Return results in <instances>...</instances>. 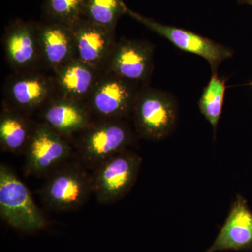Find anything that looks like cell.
I'll use <instances>...</instances> for the list:
<instances>
[{
    "mask_svg": "<svg viewBox=\"0 0 252 252\" xmlns=\"http://www.w3.org/2000/svg\"><path fill=\"white\" fill-rule=\"evenodd\" d=\"M137 136L127 119H94L69 139L87 165L98 167L127 150Z\"/></svg>",
    "mask_w": 252,
    "mask_h": 252,
    "instance_id": "obj_1",
    "label": "cell"
},
{
    "mask_svg": "<svg viewBox=\"0 0 252 252\" xmlns=\"http://www.w3.org/2000/svg\"><path fill=\"white\" fill-rule=\"evenodd\" d=\"M136 135L146 140L158 141L175 130L178 106L171 94L144 86L131 114Z\"/></svg>",
    "mask_w": 252,
    "mask_h": 252,
    "instance_id": "obj_2",
    "label": "cell"
},
{
    "mask_svg": "<svg viewBox=\"0 0 252 252\" xmlns=\"http://www.w3.org/2000/svg\"><path fill=\"white\" fill-rule=\"evenodd\" d=\"M143 86L103 71L85 104L94 119H127Z\"/></svg>",
    "mask_w": 252,
    "mask_h": 252,
    "instance_id": "obj_3",
    "label": "cell"
},
{
    "mask_svg": "<svg viewBox=\"0 0 252 252\" xmlns=\"http://www.w3.org/2000/svg\"><path fill=\"white\" fill-rule=\"evenodd\" d=\"M0 214L10 226L26 233L40 230L46 221L26 186L4 165L0 167Z\"/></svg>",
    "mask_w": 252,
    "mask_h": 252,
    "instance_id": "obj_4",
    "label": "cell"
},
{
    "mask_svg": "<svg viewBox=\"0 0 252 252\" xmlns=\"http://www.w3.org/2000/svg\"><path fill=\"white\" fill-rule=\"evenodd\" d=\"M3 92L4 107L31 117L58 94L54 73L49 70L13 73Z\"/></svg>",
    "mask_w": 252,
    "mask_h": 252,
    "instance_id": "obj_5",
    "label": "cell"
},
{
    "mask_svg": "<svg viewBox=\"0 0 252 252\" xmlns=\"http://www.w3.org/2000/svg\"><path fill=\"white\" fill-rule=\"evenodd\" d=\"M141 162L140 156L127 149L97 167L92 184L97 200L112 203L125 196L137 180Z\"/></svg>",
    "mask_w": 252,
    "mask_h": 252,
    "instance_id": "obj_6",
    "label": "cell"
},
{
    "mask_svg": "<svg viewBox=\"0 0 252 252\" xmlns=\"http://www.w3.org/2000/svg\"><path fill=\"white\" fill-rule=\"evenodd\" d=\"M125 14L163 36L182 51L203 58L210 64L212 74L217 73L220 63L233 56V52L229 48L193 32L162 24L137 14L127 6H126Z\"/></svg>",
    "mask_w": 252,
    "mask_h": 252,
    "instance_id": "obj_7",
    "label": "cell"
},
{
    "mask_svg": "<svg viewBox=\"0 0 252 252\" xmlns=\"http://www.w3.org/2000/svg\"><path fill=\"white\" fill-rule=\"evenodd\" d=\"M3 46L6 61L14 73L48 70L41 54L36 23L23 21L11 23L5 31Z\"/></svg>",
    "mask_w": 252,
    "mask_h": 252,
    "instance_id": "obj_8",
    "label": "cell"
},
{
    "mask_svg": "<svg viewBox=\"0 0 252 252\" xmlns=\"http://www.w3.org/2000/svg\"><path fill=\"white\" fill-rule=\"evenodd\" d=\"M153 55V46L147 41L122 39L117 40L104 71L139 85H148Z\"/></svg>",
    "mask_w": 252,
    "mask_h": 252,
    "instance_id": "obj_9",
    "label": "cell"
},
{
    "mask_svg": "<svg viewBox=\"0 0 252 252\" xmlns=\"http://www.w3.org/2000/svg\"><path fill=\"white\" fill-rule=\"evenodd\" d=\"M71 149L67 138L36 122L26 149V168L32 174L42 175L65 160Z\"/></svg>",
    "mask_w": 252,
    "mask_h": 252,
    "instance_id": "obj_10",
    "label": "cell"
},
{
    "mask_svg": "<svg viewBox=\"0 0 252 252\" xmlns=\"http://www.w3.org/2000/svg\"><path fill=\"white\" fill-rule=\"evenodd\" d=\"M76 58L99 71H104L117 42L115 31L81 18L71 26Z\"/></svg>",
    "mask_w": 252,
    "mask_h": 252,
    "instance_id": "obj_11",
    "label": "cell"
},
{
    "mask_svg": "<svg viewBox=\"0 0 252 252\" xmlns=\"http://www.w3.org/2000/svg\"><path fill=\"white\" fill-rule=\"evenodd\" d=\"M91 190L92 180L77 168L63 169L51 176L43 190L49 206L58 210L77 208L85 202Z\"/></svg>",
    "mask_w": 252,
    "mask_h": 252,
    "instance_id": "obj_12",
    "label": "cell"
},
{
    "mask_svg": "<svg viewBox=\"0 0 252 252\" xmlns=\"http://www.w3.org/2000/svg\"><path fill=\"white\" fill-rule=\"evenodd\" d=\"M252 252V212L238 195L213 244L204 252Z\"/></svg>",
    "mask_w": 252,
    "mask_h": 252,
    "instance_id": "obj_13",
    "label": "cell"
},
{
    "mask_svg": "<svg viewBox=\"0 0 252 252\" xmlns=\"http://www.w3.org/2000/svg\"><path fill=\"white\" fill-rule=\"evenodd\" d=\"M40 120L60 135L69 140L93 120L92 115L84 102L56 94L38 112Z\"/></svg>",
    "mask_w": 252,
    "mask_h": 252,
    "instance_id": "obj_14",
    "label": "cell"
},
{
    "mask_svg": "<svg viewBox=\"0 0 252 252\" xmlns=\"http://www.w3.org/2000/svg\"><path fill=\"white\" fill-rule=\"evenodd\" d=\"M41 54L46 69L54 72L76 58L71 26L44 21L36 23Z\"/></svg>",
    "mask_w": 252,
    "mask_h": 252,
    "instance_id": "obj_15",
    "label": "cell"
},
{
    "mask_svg": "<svg viewBox=\"0 0 252 252\" xmlns=\"http://www.w3.org/2000/svg\"><path fill=\"white\" fill-rule=\"evenodd\" d=\"M102 72L73 59L53 72L58 94L85 103Z\"/></svg>",
    "mask_w": 252,
    "mask_h": 252,
    "instance_id": "obj_16",
    "label": "cell"
},
{
    "mask_svg": "<svg viewBox=\"0 0 252 252\" xmlns=\"http://www.w3.org/2000/svg\"><path fill=\"white\" fill-rule=\"evenodd\" d=\"M36 122L29 116L3 106L0 117L1 147L13 152L26 149Z\"/></svg>",
    "mask_w": 252,
    "mask_h": 252,
    "instance_id": "obj_17",
    "label": "cell"
},
{
    "mask_svg": "<svg viewBox=\"0 0 252 252\" xmlns=\"http://www.w3.org/2000/svg\"><path fill=\"white\" fill-rule=\"evenodd\" d=\"M225 91L224 80L220 79L217 73H214L199 100L200 112L212 126L215 133L223 110Z\"/></svg>",
    "mask_w": 252,
    "mask_h": 252,
    "instance_id": "obj_18",
    "label": "cell"
},
{
    "mask_svg": "<svg viewBox=\"0 0 252 252\" xmlns=\"http://www.w3.org/2000/svg\"><path fill=\"white\" fill-rule=\"evenodd\" d=\"M123 0H85L83 18L115 31L118 19L126 13Z\"/></svg>",
    "mask_w": 252,
    "mask_h": 252,
    "instance_id": "obj_19",
    "label": "cell"
},
{
    "mask_svg": "<svg viewBox=\"0 0 252 252\" xmlns=\"http://www.w3.org/2000/svg\"><path fill=\"white\" fill-rule=\"evenodd\" d=\"M84 4L85 0H46V21L72 26L83 18Z\"/></svg>",
    "mask_w": 252,
    "mask_h": 252,
    "instance_id": "obj_20",
    "label": "cell"
},
{
    "mask_svg": "<svg viewBox=\"0 0 252 252\" xmlns=\"http://www.w3.org/2000/svg\"><path fill=\"white\" fill-rule=\"evenodd\" d=\"M246 1H248L250 4H252V0H246Z\"/></svg>",
    "mask_w": 252,
    "mask_h": 252,
    "instance_id": "obj_21",
    "label": "cell"
}]
</instances>
